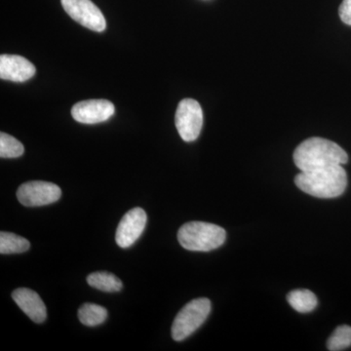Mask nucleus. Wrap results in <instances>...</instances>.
<instances>
[{
    "label": "nucleus",
    "instance_id": "1",
    "mask_svg": "<svg viewBox=\"0 0 351 351\" xmlns=\"http://www.w3.org/2000/svg\"><path fill=\"white\" fill-rule=\"evenodd\" d=\"M298 188L318 198L339 197L348 186V175L343 165L327 166L318 169L301 171L295 178Z\"/></svg>",
    "mask_w": 351,
    "mask_h": 351
},
{
    "label": "nucleus",
    "instance_id": "2",
    "mask_svg": "<svg viewBox=\"0 0 351 351\" xmlns=\"http://www.w3.org/2000/svg\"><path fill=\"white\" fill-rule=\"evenodd\" d=\"M293 157L301 171L343 165L348 161V154L339 145L322 138H307L295 149Z\"/></svg>",
    "mask_w": 351,
    "mask_h": 351
},
{
    "label": "nucleus",
    "instance_id": "3",
    "mask_svg": "<svg viewBox=\"0 0 351 351\" xmlns=\"http://www.w3.org/2000/svg\"><path fill=\"white\" fill-rule=\"evenodd\" d=\"M226 230L221 226L204 221H189L178 232V240L189 251L209 252L225 243Z\"/></svg>",
    "mask_w": 351,
    "mask_h": 351
},
{
    "label": "nucleus",
    "instance_id": "4",
    "mask_svg": "<svg viewBox=\"0 0 351 351\" xmlns=\"http://www.w3.org/2000/svg\"><path fill=\"white\" fill-rule=\"evenodd\" d=\"M211 311V302L205 298L193 300L182 307L172 325V338L182 341L205 322Z\"/></svg>",
    "mask_w": 351,
    "mask_h": 351
},
{
    "label": "nucleus",
    "instance_id": "5",
    "mask_svg": "<svg viewBox=\"0 0 351 351\" xmlns=\"http://www.w3.org/2000/svg\"><path fill=\"white\" fill-rule=\"evenodd\" d=\"M175 124L182 140L195 141L203 125V112L199 103L193 99L180 101L176 112Z\"/></svg>",
    "mask_w": 351,
    "mask_h": 351
},
{
    "label": "nucleus",
    "instance_id": "6",
    "mask_svg": "<svg viewBox=\"0 0 351 351\" xmlns=\"http://www.w3.org/2000/svg\"><path fill=\"white\" fill-rule=\"evenodd\" d=\"M61 2L64 11L78 24L91 31H105L107 27L105 16L91 0H61Z\"/></svg>",
    "mask_w": 351,
    "mask_h": 351
},
{
    "label": "nucleus",
    "instance_id": "7",
    "mask_svg": "<svg viewBox=\"0 0 351 351\" xmlns=\"http://www.w3.org/2000/svg\"><path fill=\"white\" fill-rule=\"evenodd\" d=\"M61 195V189L57 184L43 181L25 182L17 191L18 200L27 207L52 204L59 200Z\"/></svg>",
    "mask_w": 351,
    "mask_h": 351
},
{
    "label": "nucleus",
    "instance_id": "8",
    "mask_svg": "<svg viewBox=\"0 0 351 351\" xmlns=\"http://www.w3.org/2000/svg\"><path fill=\"white\" fill-rule=\"evenodd\" d=\"M147 214L142 208L136 207L124 215L115 234V241L121 248H129L144 232Z\"/></svg>",
    "mask_w": 351,
    "mask_h": 351
},
{
    "label": "nucleus",
    "instance_id": "9",
    "mask_svg": "<svg viewBox=\"0 0 351 351\" xmlns=\"http://www.w3.org/2000/svg\"><path fill=\"white\" fill-rule=\"evenodd\" d=\"M114 106L108 100H87L75 104L71 108L73 119L83 124L107 121L114 114Z\"/></svg>",
    "mask_w": 351,
    "mask_h": 351
},
{
    "label": "nucleus",
    "instance_id": "10",
    "mask_svg": "<svg viewBox=\"0 0 351 351\" xmlns=\"http://www.w3.org/2000/svg\"><path fill=\"white\" fill-rule=\"evenodd\" d=\"M36 66L22 56L1 55L0 56V78L13 82H25L36 75Z\"/></svg>",
    "mask_w": 351,
    "mask_h": 351
},
{
    "label": "nucleus",
    "instance_id": "11",
    "mask_svg": "<svg viewBox=\"0 0 351 351\" xmlns=\"http://www.w3.org/2000/svg\"><path fill=\"white\" fill-rule=\"evenodd\" d=\"M12 298L18 306L34 322L43 323L46 319L47 311L43 300L38 293L27 288H20L14 291Z\"/></svg>",
    "mask_w": 351,
    "mask_h": 351
},
{
    "label": "nucleus",
    "instance_id": "12",
    "mask_svg": "<svg viewBox=\"0 0 351 351\" xmlns=\"http://www.w3.org/2000/svg\"><path fill=\"white\" fill-rule=\"evenodd\" d=\"M287 300L290 306L298 313H308L317 306L316 295L311 291L299 289L289 293Z\"/></svg>",
    "mask_w": 351,
    "mask_h": 351
},
{
    "label": "nucleus",
    "instance_id": "13",
    "mask_svg": "<svg viewBox=\"0 0 351 351\" xmlns=\"http://www.w3.org/2000/svg\"><path fill=\"white\" fill-rule=\"evenodd\" d=\"M87 282L91 287L103 292H119L122 289V282L119 277L107 271L94 272L87 277Z\"/></svg>",
    "mask_w": 351,
    "mask_h": 351
},
{
    "label": "nucleus",
    "instance_id": "14",
    "mask_svg": "<svg viewBox=\"0 0 351 351\" xmlns=\"http://www.w3.org/2000/svg\"><path fill=\"white\" fill-rule=\"evenodd\" d=\"M107 317V309L98 304H84L78 311V318L80 322L88 327L98 326L105 322Z\"/></svg>",
    "mask_w": 351,
    "mask_h": 351
},
{
    "label": "nucleus",
    "instance_id": "15",
    "mask_svg": "<svg viewBox=\"0 0 351 351\" xmlns=\"http://www.w3.org/2000/svg\"><path fill=\"white\" fill-rule=\"evenodd\" d=\"M31 247L29 240L11 232L0 233V253L2 255L20 254L29 250Z\"/></svg>",
    "mask_w": 351,
    "mask_h": 351
},
{
    "label": "nucleus",
    "instance_id": "16",
    "mask_svg": "<svg viewBox=\"0 0 351 351\" xmlns=\"http://www.w3.org/2000/svg\"><path fill=\"white\" fill-rule=\"evenodd\" d=\"M351 346V327L341 325L332 332L327 341V348L331 351L346 350Z\"/></svg>",
    "mask_w": 351,
    "mask_h": 351
},
{
    "label": "nucleus",
    "instance_id": "17",
    "mask_svg": "<svg viewBox=\"0 0 351 351\" xmlns=\"http://www.w3.org/2000/svg\"><path fill=\"white\" fill-rule=\"evenodd\" d=\"M24 152V145L17 138L3 132L0 134V156L2 158H16L23 156Z\"/></svg>",
    "mask_w": 351,
    "mask_h": 351
},
{
    "label": "nucleus",
    "instance_id": "18",
    "mask_svg": "<svg viewBox=\"0 0 351 351\" xmlns=\"http://www.w3.org/2000/svg\"><path fill=\"white\" fill-rule=\"evenodd\" d=\"M339 15L345 24L351 25V0H343L339 6Z\"/></svg>",
    "mask_w": 351,
    "mask_h": 351
}]
</instances>
